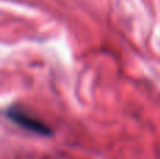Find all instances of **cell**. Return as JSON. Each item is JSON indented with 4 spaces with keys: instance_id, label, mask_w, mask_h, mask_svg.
I'll use <instances>...</instances> for the list:
<instances>
[{
    "instance_id": "6da1fadb",
    "label": "cell",
    "mask_w": 160,
    "mask_h": 159,
    "mask_svg": "<svg viewBox=\"0 0 160 159\" xmlns=\"http://www.w3.org/2000/svg\"><path fill=\"white\" fill-rule=\"evenodd\" d=\"M6 117L10 121H13L14 124H17L18 127L27 130L30 132H34L37 135H41V137H51L53 134V131L39 118L31 115L28 111H25L22 107H20L18 104H13V106H8L6 109Z\"/></svg>"
}]
</instances>
